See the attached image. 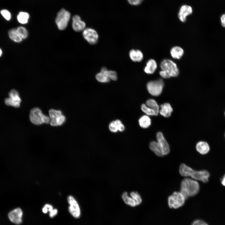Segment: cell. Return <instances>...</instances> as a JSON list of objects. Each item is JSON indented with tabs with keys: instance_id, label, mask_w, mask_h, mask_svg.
<instances>
[{
	"instance_id": "cell-1",
	"label": "cell",
	"mask_w": 225,
	"mask_h": 225,
	"mask_svg": "<svg viewBox=\"0 0 225 225\" xmlns=\"http://www.w3.org/2000/svg\"><path fill=\"white\" fill-rule=\"evenodd\" d=\"M180 174L183 177L190 176L193 179L207 183L210 176L209 172L206 170L196 171L184 163L181 164L179 168Z\"/></svg>"
},
{
	"instance_id": "cell-2",
	"label": "cell",
	"mask_w": 225,
	"mask_h": 225,
	"mask_svg": "<svg viewBox=\"0 0 225 225\" xmlns=\"http://www.w3.org/2000/svg\"><path fill=\"white\" fill-rule=\"evenodd\" d=\"M180 189V192L186 200L198 194L200 190V186L196 180L185 178L181 182Z\"/></svg>"
},
{
	"instance_id": "cell-3",
	"label": "cell",
	"mask_w": 225,
	"mask_h": 225,
	"mask_svg": "<svg viewBox=\"0 0 225 225\" xmlns=\"http://www.w3.org/2000/svg\"><path fill=\"white\" fill-rule=\"evenodd\" d=\"M29 118L31 122L35 125L50 123L49 117L43 114L41 110L38 108H34L31 110Z\"/></svg>"
},
{
	"instance_id": "cell-4",
	"label": "cell",
	"mask_w": 225,
	"mask_h": 225,
	"mask_svg": "<svg viewBox=\"0 0 225 225\" xmlns=\"http://www.w3.org/2000/svg\"><path fill=\"white\" fill-rule=\"evenodd\" d=\"M70 16V13L64 9H62L58 12L55 22L59 30H63L67 28Z\"/></svg>"
},
{
	"instance_id": "cell-5",
	"label": "cell",
	"mask_w": 225,
	"mask_h": 225,
	"mask_svg": "<svg viewBox=\"0 0 225 225\" xmlns=\"http://www.w3.org/2000/svg\"><path fill=\"white\" fill-rule=\"evenodd\" d=\"M160 67L161 70L168 73L171 77H176L179 74V70L177 64L169 59H165L161 62Z\"/></svg>"
},
{
	"instance_id": "cell-6",
	"label": "cell",
	"mask_w": 225,
	"mask_h": 225,
	"mask_svg": "<svg viewBox=\"0 0 225 225\" xmlns=\"http://www.w3.org/2000/svg\"><path fill=\"white\" fill-rule=\"evenodd\" d=\"M50 125L52 126L62 125L66 121V118L60 110L51 109L49 110Z\"/></svg>"
},
{
	"instance_id": "cell-7",
	"label": "cell",
	"mask_w": 225,
	"mask_h": 225,
	"mask_svg": "<svg viewBox=\"0 0 225 225\" xmlns=\"http://www.w3.org/2000/svg\"><path fill=\"white\" fill-rule=\"evenodd\" d=\"M185 200L180 192H174L168 197V206L170 208H178L184 204Z\"/></svg>"
},
{
	"instance_id": "cell-8",
	"label": "cell",
	"mask_w": 225,
	"mask_h": 225,
	"mask_svg": "<svg viewBox=\"0 0 225 225\" xmlns=\"http://www.w3.org/2000/svg\"><path fill=\"white\" fill-rule=\"evenodd\" d=\"M164 85L163 81L160 79L148 82L147 88L150 94L153 96H158L161 93Z\"/></svg>"
},
{
	"instance_id": "cell-9",
	"label": "cell",
	"mask_w": 225,
	"mask_h": 225,
	"mask_svg": "<svg viewBox=\"0 0 225 225\" xmlns=\"http://www.w3.org/2000/svg\"><path fill=\"white\" fill-rule=\"evenodd\" d=\"M9 97L5 100V104L15 108L20 107L21 99L18 92L15 90L12 89L9 92Z\"/></svg>"
},
{
	"instance_id": "cell-10",
	"label": "cell",
	"mask_w": 225,
	"mask_h": 225,
	"mask_svg": "<svg viewBox=\"0 0 225 225\" xmlns=\"http://www.w3.org/2000/svg\"><path fill=\"white\" fill-rule=\"evenodd\" d=\"M67 200L69 204L68 208L69 212L74 217L79 218L80 216L81 212L76 200L72 196L69 195L67 197Z\"/></svg>"
},
{
	"instance_id": "cell-11",
	"label": "cell",
	"mask_w": 225,
	"mask_h": 225,
	"mask_svg": "<svg viewBox=\"0 0 225 225\" xmlns=\"http://www.w3.org/2000/svg\"><path fill=\"white\" fill-rule=\"evenodd\" d=\"M82 35L84 39L90 44H96L98 39V35L94 29L87 28L83 30Z\"/></svg>"
},
{
	"instance_id": "cell-12",
	"label": "cell",
	"mask_w": 225,
	"mask_h": 225,
	"mask_svg": "<svg viewBox=\"0 0 225 225\" xmlns=\"http://www.w3.org/2000/svg\"><path fill=\"white\" fill-rule=\"evenodd\" d=\"M157 139L163 156L168 154L170 151V147L161 132L157 133Z\"/></svg>"
},
{
	"instance_id": "cell-13",
	"label": "cell",
	"mask_w": 225,
	"mask_h": 225,
	"mask_svg": "<svg viewBox=\"0 0 225 225\" xmlns=\"http://www.w3.org/2000/svg\"><path fill=\"white\" fill-rule=\"evenodd\" d=\"M22 209L18 208L10 211L8 214V217L12 222L16 224H19L22 222Z\"/></svg>"
},
{
	"instance_id": "cell-14",
	"label": "cell",
	"mask_w": 225,
	"mask_h": 225,
	"mask_svg": "<svg viewBox=\"0 0 225 225\" xmlns=\"http://www.w3.org/2000/svg\"><path fill=\"white\" fill-rule=\"evenodd\" d=\"M72 26L74 31L78 32L85 29L86 24L81 19L79 16L76 15L72 17Z\"/></svg>"
},
{
	"instance_id": "cell-15",
	"label": "cell",
	"mask_w": 225,
	"mask_h": 225,
	"mask_svg": "<svg viewBox=\"0 0 225 225\" xmlns=\"http://www.w3.org/2000/svg\"><path fill=\"white\" fill-rule=\"evenodd\" d=\"M192 12V8L190 6L188 5L182 6L178 13V17L179 20L182 22H185L186 20V17L191 14Z\"/></svg>"
},
{
	"instance_id": "cell-16",
	"label": "cell",
	"mask_w": 225,
	"mask_h": 225,
	"mask_svg": "<svg viewBox=\"0 0 225 225\" xmlns=\"http://www.w3.org/2000/svg\"><path fill=\"white\" fill-rule=\"evenodd\" d=\"M157 68L156 61L153 59H150L147 62L144 71L148 74H152L156 71Z\"/></svg>"
},
{
	"instance_id": "cell-17",
	"label": "cell",
	"mask_w": 225,
	"mask_h": 225,
	"mask_svg": "<svg viewBox=\"0 0 225 225\" xmlns=\"http://www.w3.org/2000/svg\"><path fill=\"white\" fill-rule=\"evenodd\" d=\"M161 109L159 111L160 114L166 118L170 116L173 111L171 105L168 103H165L160 106Z\"/></svg>"
},
{
	"instance_id": "cell-18",
	"label": "cell",
	"mask_w": 225,
	"mask_h": 225,
	"mask_svg": "<svg viewBox=\"0 0 225 225\" xmlns=\"http://www.w3.org/2000/svg\"><path fill=\"white\" fill-rule=\"evenodd\" d=\"M130 59L134 62H140L142 60L143 55L142 52L139 50L132 49L129 52Z\"/></svg>"
},
{
	"instance_id": "cell-19",
	"label": "cell",
	"mask_w": 225,
	"mask_h": 225,
	"mask_svg": "<svg viewBox=\"0 0 225 225\" xmlns=\"http://www.w3.org/2000/svg\"><path fill=\"white\" fill-rule=\"evenodd\" d=\"M197 151L201 154H207L210 150V147L207 142L201 141L198 142L196 146Z\"/></svg>"
},
{
	"instance_id": "cell-20",
	"label": "cell",
	"mask_w": 225,
	"mask_h": 225,
	"mask_svg": "<svg viewBox=\"0 0 225 225\" xmlns=\"http://www.w3.org/2000/svg\"><path fill=\"white\" fill-rule=\"evenodd\" d=\"M184 50L181 47L175 46L172 47L170 50V54L172 57L175 59H179L183 55Z\"/></svg>"
},
{
	"instance_id": "cell-21",
	"label": "cell",
	"mask_w": 225,
	"mask_h": 225,
	"mask_svg": "<svg viewBox=\"0 0 225 225\" xmlns=\"http://www.w3.org/2000/svg\"><path fill=\"white\" fill-rule=\"evenodd\" d=\"M8 35L10 39L15 42L19 43L23 40L17 32L16 28H13L9 30Z\"/></svg>"
},
{
	"instance_id": "cell-22",
	"label": "cell",
	"mask_w": 225,
	"mask_h": 225,
	"mask_svg": "<svg viewBox=\"0 0 225 225\" xmlns=\"http://www.w3.org/2000/svg\"><path fill=\"white\" fill-rule=\"evenodd\" d=\"M149 148L158 156L162 157L164 156L157 142L154 141L151 142L149 145Z\"/></svg>"
},
{
	"instance_id": "cell-23",
	"label": "cell",
	"mask_w": 225,
	"mask_h": 225,
	"mask_svg": "<svg viewBox=\"0 0 225 225\" xmlns=\"http://www.w3.org/2000/svg\"><path fill=\"white\" fill-rule=\"evenodd\" d=\"M140 126L143 128H148L151 123V119L147 115H144L141 117L138 120Z\"/></svg>"
},
{
	"instance_id": "cell-24",
	"label": "cell",
	"mask_w": 225,
	"mask_h": 225,
	"mask_svg": "<svg viewBox=\"0 0 225 225\" xmlns=\"http://www.w3.org/2000/svg\"><path fill=\"white\" fill-rule=\"evenodd\" d=\"M17 19L20 23L24 24L27 23L29 18V15L27 12H20L17 16Z\"/></svg>"
},
{
	"instance_id": "cell-25",
	"label": "cell",
	"mask_w": 225,
	"mask_h": 225,
	"mask_svg": "<svg viewBox=\"0 0 225 225\" xmlns=\"http://www.w3.org/2000/svg\"><path fill=\"white\" fill-rule=\"evenodd\" d=\"M122 198L127 204L132 207L137 206L132 198L130 195L129 196L127 192H125L123 193Z\"/></svg>"
},
{
	"instance_id": "cell-26",
	"label": "cell",
	"mask_w": 225,
	"mask_h": 225,
	"mask_svg": "<svg viewBox=\"0 0 225 225\" xmlns=\"http://www.w3.org/2000/svg\"><path fill=\"white\" fill-rule=\"evenodd\" d=\"M100 72L105 74L109 78L112 80L116 81L117 79V74L116 72L112 70H108L105 67H103Z\"/></svg>"
},
{
	"instance_id": "cell-27",
	"label": "cell",
	"mask_w": 225,
	"mask_h": 225,
	"mask_svg": "<svg viewBox=\"0 0 225 225\" xmlns=\"http://www.w3.org/2000/svg\"><path fill=\"white\" fill-rule=\"evenodd\" d=\"M147 106L154 110L158 115L159 111V106L156 101L154 99H150L146 102Z\"/></svg>"
},
{
	"instance_id": "cell-28",
	"label": "cell",
	"mask_w": 225,
	"mask_h": 225,
	"mask_svg": "<svg viewBox=\"0 0 225 225\" xmlns=\"http://www.w3.org/2000/svg\"><path fill=\"white\" fill-rule=\"evenodd\" d=\"M95 77L97 80L100 82H108L110 80V78L105 74L101 72L97 73Z\"/></svg>"
},
{
	"instance_id": "cell-29",
	"label": "cell",
	"mask_w": 225,
	"mask_h": 225,
	"mask_svg": "<svg viewBox=\"0 0 225 225\" xmlns=\"http://www.w3.org/2000/svg\"><path fill=\"white\" fill-rule=\"evenodd\" d=\"M141 109L147 115L150 116H156L158 114L152 108H150L144 104L141 106Z\"/></svg>"
},
{
	"instance_id": "cell-30",
	"label": "cell",
	"mask_w": 225,
	"mask_h": 225,
	"mask_svg": "<svg viewBox=\"0 0 225 225\" xmlns=\"http://www.w3.org/2000/svg\"><path fill=\"white\" fill-rule=\"evenodd\" d=\"M130 195L132 198L137 206L140 205L142 203V198L138 192H132L130 193Z\"/></svg>"
},
{
	"instance_id": "cell-31",
	"label": "cell",
	"mask_w": 225,
	"mask_h": 225,
	"mask_svg": "<svg viewBox=\"0 0 225 225\" xmlns=\"http://www.w3.org/2000/svg\"><path fill=\"white\" fill-rule=\"evenodd\" d=\"M17 32L23 39L26 38L28 35V32L26 28L22 27L19 26L16 28Z\"/></svg>"
},
{
	"instance_id": "cell-32",
	"label": "cell",
	"mask_w": 225,
	"mask_h": 225,
	"mask_svg": "<svg viewBox=\"0 0 225 225\" xmlns=\"http://www.w3.org/2000/svg\"><path fill=\"white\" fill-rule=\"evenodd\" d=\"M2 17L6 20L10 21L12 18V15L10 12L6 9H2L0 11Z\"/></svg>"
},
{
	"instance_id": "cell-33",
	"label": "cell",
	"mask_w": 225,
	"mask_h": 225,
	"mask_svg": "<svg viewBox=\"0 0 225 225\" xmlns=\"http://www.w3.org/2000/svg\"><path fill=\"white\" fill-rule=\"evenodd\" d=\"M109 130L113 132H117L118 131V126L115 121L111 122L109 125Z\"/></svg>"
},
{
	"instance_id": "cell-34",
	"label": "cell",
	"mask_w": 225,
	"mask_h": 225,
	"mask_svg": "<svg viewBox=\"0 0 225 225\" xmlns=\"http://www.w3.org/2000/svg\"><path fill=\"white\" fill-rule=\"evenodd\" d=\"M52 206L48 204H45L42 208V212L44 213H47L48 212H50L53 210Z\"/></svg>"
},
{
	"instance_id": "cell-35",
	"label": "cell",
	"mask_w": 225,
	"mask_h": 225,
	"mask_svg": "<svg viewBox=\"0 0 225 225\" xmlns=\"http://www.w3.org/2000/svg\"><path fill=\"white\" fill-rule=\"evenodd\" d=\"M118 126V130L120 132L123 131L125 129V127L120 120H116L115 121Z\"/></svg>"
},
{
	"instance_id": "cell-36",
	"label": "cell",
	"mask_w": 225,
	"mask_h": 225,
	"mask_svg": "<svg viewBox=\"0 0 225 225\" xmlns=\"http://www.w3.org/2000/svg\"><path fill=\"white\" fill-rule=\"evenodd\" d=\"M191 225H208V224L202 220L197 219L194 221Z\"/></svg>"
},
{
	"instance_id": "cell-37",
	"label": "cell",
	"mask_w": 225,
	"mask_h": 225,
	"mask_svg": "<svg viewBox=\"0 0 225 225\" xmlns=\"http://www.w3.org/2000/svg\"><path fill=\"white\" fill-rule=\"evenodd\" d=\"M160 75L163 78H171V75L166 71L161 70L159 72Z\"/></svg>"
},
{
	"instance_id": "cell-38",
	"label": "cell",
	"mask_w": 225,
	"mask_h": 225,
	"mask_svg": "<svg viewBox=\"0 0 225 225\" xmlns=\"http://www.w3.org/2000/svg\"><path fill=\"white\" fill-rule=\"evenodd\" d=\"M127 1L130 4L134 5H138L142 2L139 0H127Z\"/></svg>"
},
{
	"instance_id": "cell-39",
	"label": "cell",
	"mask_w": 225,
	"mask_h": 225,
	"mask_svg": "<svg viewBox=\"0 0 225 225\" xmlns=\"http://www.w3.org/2000/svg\"><path fill=\"white\" fill-rule=\"evenodd\" d=\"M58 212V210L57 209H53V210L49 212V216L52 218L56 215Z\"/></svg>"
},
{
	"instance_id": "cell-40",
	"label": "cell",
	"mask_w": 225,
	"mask_h": 225,
	"mask_svg": "<svg viewBox=\"0 0 225 225\" xmlns=\"http://www.w3.org/2000/svg\"><path fill=\"white\" fill-rule=\"evenodd\" d=\"M221 24L224 27H225V14H223L221 17Z\"/></svg>"
},
{
	"instance_id": "cell-41",
	"label": "cell",
	"mask_w": 225,
	"mask_h": 225,
	"mask_svg": "<svg viewBox=\"0 0 225 225\" xmlns=\"http://www.w3.org/2000/svg\"><path fill=\"white\" fill-rule=\"evenodd\" d=\"M221 183L223 186H225V175L222 179Z\"/></svg>"
},
{
	"instance_id": "cell-42",
	"label": "cell",
	"mask_w": 225,
	"mask_h": 225,
	"mask_svg": "<svg viewBox=\"0 0 225 225\" xmlns=\"http://www.w3.org/2000/svg\"><path fill=\"white\" fill-rule=\"evenodd\" d=\"M3 52L2 49L0 48V58L2 55Z\"/></svg>"
},
{
	"instance_id": "cell-43",
	"label": "cell",
	"mask_w": 225,
	"mask_h": 225,
	"mask_svg": "<svg viewBox=\"0 0 225 225\" xmlns=\"http://www.w3.org/2000/svg\"><path fill=\"white\" fill-rule=\"evenodd\" d=\"M139 0L140 1H141V2H142V0Z\"/></svg>"
},
{
	"instance_id": "cell-44",
	"label": "cell",
	"mask_w": 225,
	"mask_h": 225,
	"mask_svg": "<svg viewBox=\"0 0 225 225\" xmlns=\"http://www.w3.org/2000/svg\"></svg>"
}]
</instances>
